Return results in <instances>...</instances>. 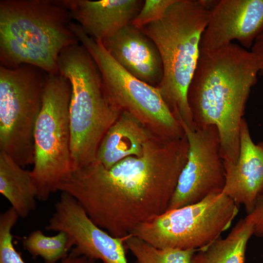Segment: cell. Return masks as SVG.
<instances>
[{
    "instance_id": "6da1fadb",
    "label": "cell",
    "mask_w": 263,
    "mask_h": 263,
    "mask_svg": "<svg viewBox=\"0 0 263 263\" xmlns=\"http://www.w3.org/2000/svg\"><path fill=\"white\" fill-rule=\"evenodd\" d=\"M185 135L172 141L154 136L140 157L110 169L96 162L77 168L58 186L73 197L96 225L114 237L165 212L187 160Z\"/></svg>"
},
{
    "instance_id": "7a4b0ae2",
    "label": "cell",
    "mask_w": 263,
    "mask_h": 263,
    "mask_svg": "<svg viewBox=\"0 0 263 263\" xmlns=\"http://www.w3.org/2000/svg\"><path fill=\"white\" fill-rule=\"evenodd\" d=\"M259 71L255 55L233 42L200 50L188 103L195 129L217 127L225 161L234 164L237 160L241 124Z\"/></svg>"
},
{
    "instance_id": "3957f363",
    "label": "cell",
    "mask_w": 263,
    "mask_h": 263,
    "mask_svg": "<svg viewBox=\"0 0 263 263\" xmlns=\"http://www.w3.org/2000/svg\"><path fill=\"white\" fill-rule=\"evenodd\" d=\"M72 20L60 0H0V66L29 64L59 73L60 52L79 42Z\"/></svg>"
},
{
    "instance_id": "277c9868",
    "label": "cell",
    "mask_w": 263,
    "mask_h": 263,
    "mask_svg": "<svg viewBox=\"0 0 263 263\" xmlns=\"http://www.w3.org/2000/svg\"><path fill=\"white\" fill-rule=\"evenodd\" d=\"M210 12L207 0H175L161 19L139 28L160 54L163 76L156 88L174 116L193 130L188 93Z\"/></svg>"
},
{
    "instance_id": "5b68a950",
    "label": "cell",
    "mask_w": 263,
    "mask_h": 263,
    "mask_svg": "<svg viewBox=\"0 0 263 263\" xmlns=\"http://www.w3.org/2000/svg\"><path fill=\"white\" fill-rule=\"evenodd\" d=\"M57 66L71 86L69 115L74 170L95 162L103 136L122 111L109 97L96 63L80 42L60 52Z\"/></svg>"
},
{
    "instance_id": "8992f818",
    "label": "cell",
    "mask_w": 263,
    "mask_h": 263,
    "mask_svg": "<svg viewBox=\"0 0 263 263\" xmlns=\"http://www.w3.org/2000/svg\"><path fill=\"white\" fill-rule=\"evenodd\" d=\"M71 86L59 73L47 74L42 106L34 131L31 170L38 200L45 201L74 170L71 152L69 109Z\"/></svg>"
},
{
    "instance_id": "52a82bcc",
    "label": "cell",
    "mask_w": 263,
    "mask_h": 263,
    "mask_svg": "<svg viewBox=\"0 0 263 263\" xmlns=\"http://www.w3.org/2000/svg\"><path fill=\"white\" fill-rule=\"evenodd\" d=\"M71 29L96 63L109 97L116 107L131 114L162 140L172 141L185 135L181 123L156 87L125 70L109 54L101 40L88 36L79 24L73 23Z\"/></svg>"
},
{
    "instance_id": "ba28073f",
    "label": "cell",
    "mask_w": 263,
    "mask_h": 263,
    "mask_svg": "<svg viewBox=\"0 0 263 263\" xmlns=\"http://www.w3.org/2000/svg\"><path fill=\"white\" fill-rule=\"evenodd\" d=\"M239 213V206L222 192L166 211L137 226L130 234L159 248H203L220 237Z\"/></svg>"
},
{
    "instance_id": "9c48e42d",
    "label": "cell",
    "mask_w": 263,
    "mask_h": 263,
    "mask_svg": "<svg viewBox=\"0 0 263 263\" xmlns=\"http://www.w3.org/2000/svg\"><path fill=\"white\" fill-rule=\"evenodd\" d=\"M47 74L29 64L0 66V151L23 168L34 163V128Z\"/></svg>"
},
{
    "instance_id": "30bf717a",
    "label": "cell",
    "mask_w": 263,
    "mask_h": 263,
    "mask_svg": "<svg viewBox=\"0 0 263 263\" xmlns=\"http://www.w3.org/2000/svg\"><path fill=\"white\" fill-rule=\"evenodd\" d=\"M181 124L188 143V157L167 210L198 202L212 193L222 192L225 182L217 127L211 125L192 130L183 123Z\"/></svg>"
},
{
    "instance_id": "8fae6325",
    "label": "cell",
    "mask_w": 263,
    "mask_h": 263,
    "mask_svg": "<svg viewBox=\"0 0 263 263\" xmlns=\"http://www.w3.org/2000/svg\"><path fill=\"white\" fill-rule=\"evenodd\" d=\"M45 228L68 236L71 252L102 263H128L125 237H114L89 218L77 201L62 192Z\"/></svg>"
},
{
    "instance_id": "7c38bea8",
    "label": "cell",
    "mask_w": 263,
    "mask_h": 263,
    "mask_svg": "<svg viewBox=\"0 0 263 263\" xmlns=\"http://www.w3.org/2000/svg\"><path fill=\"white\" fill-rule=\"evenodd\" d=\"M263 32V0H217L200 41V50L210 51L237 41L251 49Z\"/></svg>"
},
{
    "instance_id": "4fadbf2b",
    "label": "cell",
    "mask_w": 263,
    "mask_h": 263,
    "mask_svg": "<svg viewBox=\"0 0 263 263\" xmlns=\"http://www.w3.org/2000/svg\"><path fill=\"white\" fill-rule=\"evenodd\" d=\"M225 185L222 192L249 214L263 194V141L255 143L247 123L242 120L239 155L233 164L224 161Z\"/></svg>"
},
{
    "instance_id": "5bb4252c",
    "label": "cell",
    "mask_w": 263,
    "mask_h": 263,
    "mask_svg": "<svg viewBox=\"0 0 263 263\" xmlns=\"http://www.w3.org/2000/svg\"><path fill=\"white\" fill-rule=\"evenodd\" d=\"M106 50L130 74L157 87L163 68L159 50L140 29L129 24L113 36L101 41Z\"/></svg>"
},
{
    "instance_id": "9a60e30c",
    "label": "cell",
    "mask_w": 263,
    "mask_h": 263,
    "mask_svg": "<svg viewBox=\"0 0 263 263\" xmlns=\"http://www.w3.org/2000/svg\"><path fill=\"white\" fill-rule=\"evenodd\" d=\"M83 31L103 41L131 24L141 10L142 0H60Z\"/></svg>"
},
{
    "instance_id": "2e32d148",
    "label": "cell",
    "mask_w": 263,
    "mask_h": 263,
    "mask_svg": "<svg viewBox=\"0 0 263 263\" xmlns=\"http://www.w3.org/2000/svg\"><path fill=\"white\" fill-rule=\"evenodd\" d=\"M154 136L135 117L122 111L103 136L95 162L109 169L125 158L140 157L146 145Z\"/></svg>"
},
{
    "instance_id": "e0dca14e",
    "label": "cell",
    "mask_w": 263,
    "mask_h": 263,
    "mask_svg": "<svg viewBox=\"0 0 263 263\" xmlns=\"http://www.w3.org/2000/svg\"><path fill=\"white\" fill-rule=\"evenodd\" d=\"M0 192L20 218L35 210L37 189L31 171L24 169L4 152L0 151Z\"/></svg>"
},
{
    "instance_id": "ac0fdd59",
    "label": "cell",
    "mask_w": 263,
    "mask_h": 263,
    "mask_svg": "<svg viewBox=\"0 0 263 263\" xmlns=\"http://www.w3.org/2000/svg\"><path fill=\"white\" fill-rule=\"evenodd\" d=\"M253 224L245 217L225 238H218L196 251L191 263H245L247 244L254 235Z\"/></svg>"
},
{
    "instance_id": "d6986e66",
    "label": "cell",
    "mask_w": 263,
    "mask_h": 263,
    "mask_svg": "<svg viewBox=\"0 0 263 263\" xmlns=\"http://www.w3.org/2000/svg\"><path fill=\"white\" fill-rule=\"evenodd\" d=\"M22 244L33 258L40 257L45 263H56L62 260L72 249L68 236L63 231L49 236L37 229L23 239Z\"/></svg>"
},
{
    "instance_id": "ffe728a7",
    "label": "cell",
    "mask_w": 263,
    "mask_h": 263,
    "mask_svg": "<svg viewBox=\"0 0 263 263\" xmlns=\"http://www.w3.org/2000/svg\"><path fill=\"white\" fill-rule=\"evenodd\" d=\"M125 244L135 258L133 263H191L197 251L159 248L131 234L126 237Z\"/></svg>"
},
{
    "instance_id": "44dd1931",
    "label": "cell",
    "mask_w": 263,
    "mask_h": 263,
    "mask_svg": "<svg viewBox=\"0 0 263 263\" xmlns=\"http://www.w3.org/2000/svg\"><path fill=\"white\" fill-rule=\"evenodd\" d=\"M19 218L10 207L0 215V263H26L13 243V227Z\"/></svg>"
},
{
    "instance_id": "7402d4cb",
    "label": "cell",
    "mask_w": 263,
    "mask_h": 263,
    "mask_svg": "<svg viewBox=\"0 0 263 263\" xmlns=\"http://www.w3.org/2000/svg\"><path fill=\"white\" fill-rule=\"evenodd\" d=\"M175 0H145L131 24L140 28L161 19Z\"/></svg>"
},
{
    "instance_id": "603a6c76",
    "label": "cell",
    "mask_w": 263,
    "mask_h": 263,
    "mask_svg": "<svg viewBox=\"0 0 263 263\" xmlns=\"http://www.w3.org/2000/svg\"><path fill=\"white\" fill-rule=\"evenodd\" d=\"M245 217L253 224L254 235L263 237V194L257 198L253 210Z\"/></svg>"
},
{
    "instance_id": "cb8c5ba5",
    "label": "cell",
    "mask_w": 263,
    "mask_h": 263,
    "mask_svg": "<svg viewBox=\"0 0 263 263\" xmlns=\"http://www.w3.org/2000/svg\"><path fill=\"white\" fill-rule=\"evenodd\" d=\"M250 51L258 61L260 66L259 75H263V32L255 40Z\"/></svg>"
},
{
    "instance_id": "d4e9b609",
    "label": "cell",
    "mask_w": 263,
    "mask_h": 263,
    "mask_svg": "<svg viewBox=\"0 0 263 263\" xmlns=\"http://www.w3.org/2000/svg\"><path fill=\"white\" fill-rule=\"evenodd\" d=\"M60 263H95V261L84 256L77 255L71 252L64 259L60 261Z\"/></svg>"
}]
</instances>
